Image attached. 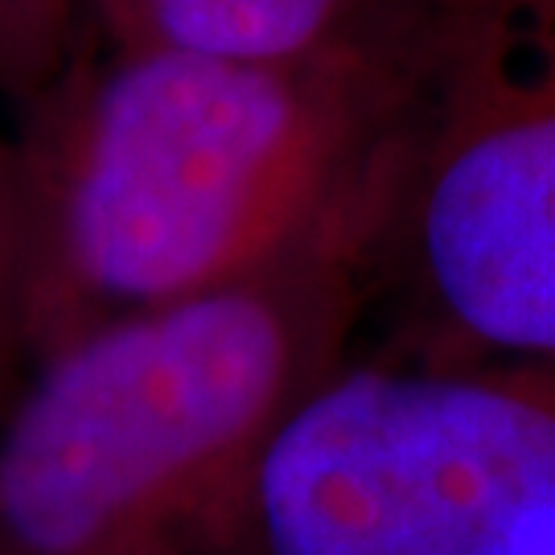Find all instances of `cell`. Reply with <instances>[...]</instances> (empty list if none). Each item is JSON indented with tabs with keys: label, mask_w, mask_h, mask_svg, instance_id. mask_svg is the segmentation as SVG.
Returning <instances> with one entry per match:
<instances>
[{
	"label": "cell",
	"mask_w": 555,
	"mask_h": 555,
	"mask_svg": "<svg viewBox=\"0 0 555 555\" xmlns=\"http://www.w3.org/2000/svg\"><path fill=\"white\" fill-rule=\"evenodd\" d=\"M396 103L399 29L305 62L107 41L17 169L21 346L375 243Z\"/></svg>",
	"instance_id": "obj_1"
},
{
	"label": "cell",
	"mask_w": 555,
	"mask_h": 555,
	"mask_svg": "<svg viewBox=\"0 0 555 555\" xmlns=\"http://www.w3.org/2000/svg\"><path fill=\"white\" fill-rule=\"evenodd\" d=\"M371 243L107 321L0 420V555H227L268 440L350 358Z\"/></svg>",
	"instance_id": "obj_2"
},
{
	"label": "cell",
	"mask_w": 555,
	"mask_h": 555,
	"mask_svg": "<svg viewBox=\"0 0 555 555\" xmlns=\"http://www.w3.org/2000/svg\"><path fill=\"white\" fill-rule=\"evenodd\" d=\"M396 354L555 362V0H416L371 243Z\"/></svg>",
	"instance_id": "obj_3"
},
{
	"label": "cell",
	"mask_w": 555,
	"mask_h": 555,
	"mask_svg": "<svg viewBox=\"0 0 555 555\" xmlns=\"http://www.w3.org/2000/svg\"><path fill=\"white\" fill-rule=\"evenodd\" d=\"M227 555H555V362H341L268 440Z\"/></svg>",
	"instance_id": "obj_4"
},
{
	"label": "cell",
	"mask_w": 555,
	"mask_h": 555,
	"mask_svg": "<svg viewBox=\"0 0 555 555\" xmlns=\"http://www.w3.org/2000/svg\"><path fill=\"white\" fill-rule=\"evenodd\" d=\"M416 0H95L107 41L305 62L396 38Z\"/></svg>",
	"instance_id": "obj_5"
},
{
	"label": "cell",
	"mask_w": 555,
	"mask_h": 555,
	"mask_svg": "<svg viewBox=\"0 0 555 555\" xmlns=\"http://www.w3.org/2000/svg\"><path fill=\"white\" fill-rule=\"evenodd\" d=\"M70 0H0V66H41L66 34Z\"/></svg>",
	"instance_id": "obj_6"
},
{
	"label": "cell",
	"mask_w": 555,
	"mask_h": 555,
	"mask_svg": "<svg viewBox=\"0 0 555 555\" xmlns=\"http://www.w3.org/2000/svg\"><path fill=\"white\" fill-rule=\"evenodd\" d=\"M21 346V215L17 165L0 157V383Z\"/></svg>",
	"instance_id": "obj_7"
}]
</instances>
